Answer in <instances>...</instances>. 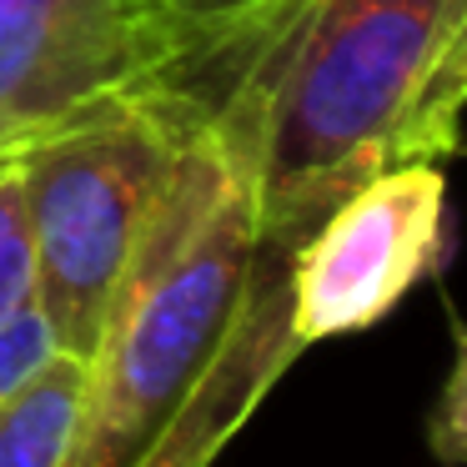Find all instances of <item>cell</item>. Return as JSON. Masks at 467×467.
Instances as JSON below:
<instances>
[{"label":"cell","instance_id":"1","mask_svg":"<svg viewBox=\"0 0 467 467\" xmlns=\"http://www.w3.org/2000/svg\"><path fill=\"white\" fill-rule=\"evenodd\" d=\"M457 0H306L206 111L256 232L302 242L352 186L417 161L412 121Z\"/></svg>","mask_w":467,"mask_h":467},{"label":"cell","instance_id":"2","mask_svg":"<svg viewBox=\"0 0 467 467\" xmlns=\"http://www.w3.org/2000/svg\"><path fill=\"white\" fill-rule=\"evenodd\" d=\"M256 212L212 126L182 146L86 357L76 467H131L222 352L256 266Z\"/></svg>","mask_w":467,"mask_h":467},{"label":"cell","instance_id":"3","mask_svg":"<svg viewBox=\"0 0 467 467\" xmlns=\"http://www.w3.org/2000/svg\"><path fill=\"white\" fill-rule=\"evenodd\" d=\"M202 121L186 91L151 81L96 101L21 156L36 302L61 352L91 357L156 196Z\"/></svg>","mask_w":467,"mask_h":467},{"label":"cell","instance_id":"4","mask_svg":"<svg viewBox=\"0 0 467 467\" xmlns=\"http://www.w3.org/2000/svg\"><path fill=\"white\" fill-rule=\"evenodd\" d=\"M447 256V176L402 161L367 176L292 246V337L306 347L377 327Z\"/></svg>","mask_w":467,"mask_h":467},{"label":"cell","instance_id":"5","mask_svg":"<svg viewBox=\"0 0 467 467\" xmlns=\"http://www.w3.org/2000/svg\"><path fill=\"white\" fill-rule=\"evenodd\" d=\"M171 71L161 0H0V166L96 101Z\"/></svg>","mask_w":467,"mask_h":467},{"label":"cell","instance_id":"6","mask_svg":"<svg viewBox=\"0 0 467 467\" xmlns=\"http://www.w3.org/2000/svg\"><path fill=\"white\" fill-rule=\"evenodd\" d=\"M306 0H161L176 36V71L166 86L212 111L232 81L296 21Z\"/></svg>","mask_w":467,"mask_h":467},{"label":"cell","instance_id":"7","mask_svg":"<svg viewBox=\"0 0 467 467\" xmlns=\"http://www.w3.org/2000/svg\"><path fill=\"white\" fill-rule=\"evenodd\" d=\"M86 382V357L56 352L11 397H0V467H76Z\"/></svg>","mask_w":467,"mask_h":467},{"label":"cell","instance_id":"8","mask_svg":"<svg viewBox=\"0 0 467 467\" xmlns=\"http://www.w3.org/2000/svg\"><path fill=\"white\" fill-rule=\"evenodd\" d=\"M462 116H467V21L452 41L442 46L432 66L422 101H417V121H412V156L417 161H437L457 156L462 146Z\"/></svg>","mask_w":467,"mask_h":467},{"label":"cell","instance_id":"9","mask_svg":"<svg viewBox=\"0 0 467 467\" xmlns=\"http://www.w3.org/2000/svg\"><path fill=\"white\" fill-rule=\"evenodd\" d=\"M36 292V262H31V226H26V192H21V161L0 166V317L21 306Z\"/></svg>","mask_w":467,"mask_h":467},{"label":"cell","instance_id":"10","mask_svg":"<svg viewBox=\"0 0 467 467\" xmlns=\"http://www.w3.org/2000/svg\"><path fill=\"white\" fill-rule=\"evenodd\" d=\"M56 352H61V342L51 332V317L41 312V302L31 292L21 306H11V312L0 317V397H11Z\"/></svg>","mask_w":467,"mask_h":467},{"label":"cell","instance_id":"11","mask_svg":"<svg viewBox=\"0 0 467 467\" xmlns=\"http://www.w3.org/2000/svg\"><path fill=\"white\" fill-rule=\"evenodd\" d=\"M447 327H452V367H447V382L427 417V442L442 462L467 467V322L452 312Z\"/></svg>","mask_w":467,"mask_h":467},{"label":"cell","instance_id":"12","mask_svg":"<svg viewBox=\"0 0 467 467\" xmlns=\"http://www.w3.org/2000/svg\"><path fill=\"white\" fill-rule=\"evenodd\" d=\"M462 21H467V0H457V11H452V36L462 31ZM452 36H447V41H452Z\"/></svg>","mask_w":467,"mask_h":467}]
</instances>
